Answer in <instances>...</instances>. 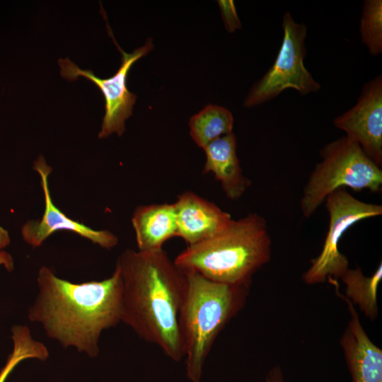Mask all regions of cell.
I'll use <instances>...</instances> for the list:
<instances>
[{"label":"cell","mask_w":382,"mask_h":382,"mask_svg":"<svg viewBox=\"0 0 382 382\" xmlns=\"http://www.w3.org/2000/svg\"><path fill=\"white\" fill-rule=\"evenodd\" d=\"M37 294L28 318L63 347L91 358L100 352L102 333L122 323V279L115 267L101 281L74 283L42 266L37 276Z\"/></svg>","instance_id":"6da1fadb"},{"label":"cell","mask_w":382,"mask_h":382,"mask_svg":"<svg viewBox=\"0 0 382 382\" xmlns=\"http://www.w3.org/2000/svg\"><path fill=\"white\" fill-rule=\"evenodd\" d=\"M122 279V323L172 361L184 358L178 317L186 274L163 250L127 249L117 259Z\"/></svg>","instance_id":"7a4b0ae2"},{"label":"cell","mask_w":382,"mask_h":382,"mask_svg":"<svg viewBox=\"0 0 382 382\" xmlns=\"http://www.w3.org/2000/svg\"><path fill=\"white\" fill-rule=\"evenodd\" d=\"M272 240L266 219L250 213L233 219L221 231L188 245L173 260L214 282L250 286L255 272L271 258Z\"/></svg>","instance_id":"3957f363"},{"label":"cell","mask_w":382,"mask_h":382,"mask_svg":"<svg viewBox=\"0 0 382 382\" xmlns=\"http://www.w3.org/2000/svg\"><path fill=\"white\" fill-rule=\"evenodd\" d=\"M184 271L187 281L179 332L186 376L190 382H200L214 341L243 307L250 286L219 283L194 271Z\"/></svg>","instance_id":"277c9868"},{"label":"cell","mask_w":382,"mask_h":382,"mask_svg":"<svg viewBox=\"0 0 382 382\" xmlns=\"http://www.w3.org/2000/svg\"><path fill=\"white\" fill-rule=\"evenodd\" d=\"M320 161L311 172L303 188L300 208L304 217H311L334 191L349 187L354 191L379 192L382 169L347 137L338 138L320 150Z\"/></svg>","instance_id":"5b68a950"},{"label":"cell","mask_w":382,"mask_h":382,"mask_svg":"<svg viewBox=\"0 0 382 382\" xmlns=\"http://www.w3.org/2000/svg\"><path fill=\"white\" fill-rule=\"evenodd\" d=\"M283 38L277 57L265 75L252 86L244 103L246 108L260 105L292 88L301 95L318 91L321 86L306 68L307 27L297 23L290 12L282 18Z\"/></svg>","instance_id":"8992f818"},{"label":"cell","mask_w":382,"mask_h":382,"mask_svg":"<svg viewBox=\"0 0 382 382\" xmlns=\"http://www.w3.org/2000/svg\"><path fill=\"white\" fill-rule=\"evenodd\" d=\"M329 224L321 251L311 260L302 275L307 284L337 280L349 269L347 257L340 250L343 234L357 222L382 214V205L359 200L345 188L330 194L325 200Z\"/></svg>","instance_id":"52a82bcc"},{"label":"cell","mask_w":382,"mask_h":382,"mask_svg":"<svg viewBox=\"0 0 382 382\" xmlns=\"http://www.w3.org/2000/svg\"><path fill=\"white\" fill-rule=\"evenodd\" d=\"M108 33L122 54V63L117 72L108 79H100L90 69H81L68 58L59 59L60 74L69 81H75L81 76L95 83L101 91L105 98V115L100 139L108 137L113 133L121 136L125 129V122L132 114L137 96L127 86V79L132 66L138 59L147 54L154 48L151 38H149L141 47L132 53H127L118 45L111 30Z\"/></svg>","instance_id":"ba28073f"},{"label":"cell","mask_w":382,"mask_h":382,"mask_svg":"<svg viewBox=\"0 0 382 382\" xmlns=\"http://www.w3.org/2000/svg\"><path fill=\"white\" fill-rule=\"evenodd\" d=\"M333 125L357 143L377 166L382 167V76L366 82L357 103L336 117Z\"/></svg>","instance_id":"9c48e42d"},{"label":"cell","mask_w":382,"mask_h":382,"mask_svg":"<svg viewBox=\"0 0 382 382\" xmlns=\"http://www.w3.org/2000/svg\"><path fill=\"white\" fill-rule=\"evenodd\" d=\"M33 168L40 176L45 211L40 220H30L23 226L22 236L28 244L33 248L38 247L51 234L64 230L76 233L105 249H111L117 245V237L110 231L92 229L68 217L54 205L48 183V177L52 169L42 156H39L35 161Z\"/></svg>","instance_id":"30bf717a"},{"label":"cell","mask_w":382,"mask_h":382,"mask_svg":"<svg viewBox=\"0 0 382 382\" xmlns=\"http://www.w3.org/2000/svg\"><path fill=\"white\" fill-rule=\"evenodd\" d=\"M332 284L347 304L350 319L341 337L340 345L352 382H382V350L369 337L354 306Z\"/></svg>","instance_id":"8fae6325"},{"label":"cell","mask_w":382,"mask_h":382,"mask_svg":"<svg viewBox=\"0 0 382 382\" xmlns=\"http://www.w3.org/2000/svg\"><path fill=\"white\" fill-rule=\"evenodd\" d=\"M177 235L188 245L195 244L224 230L231 216L214 203L191 191H185L174 202Z\"/></svg>","instance_id":"7c38bea8"},{"label":"cell","mask_w":382,"mask_h":382,"mask_svg":"<svg viewBox=\"0 0 382 382\" xmlns=\"http://www.w3.org/2000/svg\"><path fill=\"white\" fill-rule=\"evenodd\" d=\"M236 148V137L231 132L203 149L206 154L203 173H212L226 197L232 200L240 199L251 185L250 180L243 173Z\"/></svg>","instance_id":"4fadbf2b"},{"label":"cell","mask_w":382,"mask_h":382,"mask_svg":"<svg viewBox=\"0 0 382 382\" xmlns=\"http://www.w3.org/2000/svg\"><path fill=\"white\" fill-rule=\"evenodd\" d=\"M132 224L138 250L163 249L165 242L177 235L174 203L137 207L132 214Z\"/></svg>","instance_id":"5bb4252c"},{"label":"cell","mask_w":382,"mask_h":382,"mask_svg":"<svg viewBox=\"0 0 382 382\" xmlns=\"http://www.w3.org/2000/svg\"><path fill=\"white\" fill-rule=\"evenodd\" d=\"M340 279L345 285V296L357 305L366 318L374 320L378 314L377 290L382 279L381 262L370 277L356 267L349 268Z\"/></svg>","instance_id":"9a60e30c"},{"label":"cell","mask_w":382,"mask_h":382,"mask_svg":"<svg viewBox=\"0 0 382 382\" xmlns=\"http://www.w3.org/2000/svg\"><path fill=\"white\" fill-rule=\"evenodd\" d=\"M189 126L192 139L204 149L216 139L233 132V117L222 106L208 105L190 118Z\"/></svg>","instance_id":"2e32d148"},{"label":"cell","mask_w":382,"mask_h":382,"mask_svg":"<svg viewBox=\"0 0 382 382\" xmlns=\"http://www.w3.org/2000/svg\"><path fill=\"white\" fill-rule=\"evenodd\" d=\"M13 350L0 371V382H5L11 372L21 361L28 359L45 361L50 356L47 347L33 338L28 326L16 325L11 328Z\"/></svg>","instance_id":"e0dca14e"},{"label":"cell","mask_w":382,"mask_h":382,"mask_svg":"<svg viewBox=\"0 0 382 382\" xmlns=\"http://www.w3.org/2000/svg\"><path fill=\"white\" fill-rule=\"evenodd\" d=\"M359 31L361 42L372 56L382 53V1L365 0Z\"/></svg>","instance_id":"ac0fdd59"},{"label":"cell","mask_w":382,"mask_h":382,"mask_svg":"<svg viewBox=\"0 0 382 382\" xmlns=\"http://www.w3.org/2000/svg\"><path fill=\"white\" fill-rule=\"evenodd\" d=\"M226 30L233 33L241 28V23L236 12L234 1L220 0L217 1Z\"/></svg>","instance_id":"d6986e66"},{"label":"cell","mask_w":382,"mask_h":382,"mask_svg":"<svg viewBox=\"0 0 382 382\" xmlns=\"http://www.w3.org/2000/svg\"><path fill=\"white\" fill-rule=\"evenodd\" d=\"M265 382H284L283 372L279 365H276L269 371Z\"/></svg>","instance_id":"ffe728a7"},{"label":"cell","mask_w":382,"mask_h":382,"mask_svg":"<svg viewBox=\"0 0 382 382\" xmlns=\"http://www.w3.org/2000/svg\"><path fill=\"white\" fill-rule=\"evenodd\" d=\"M0 265H4L8 272H11L14 267L11 255L1 250H0Z\"/></svg>","instance_id":"44dd1931"},{"label":"cell","mask_w":382,"mask_h":382,"mask_svg":"<svg viewBox=\"0 0 382 382\" xmlns=\"http://www.w3.org/2000/svg\"><path fill=\"white\" fill-rule=\"evenodd\" d=\"M9 243L10 238L8 231L0 226V250L7 246Z\"/></svg>","instance_id":"7402d4cb"}]
</instances>
